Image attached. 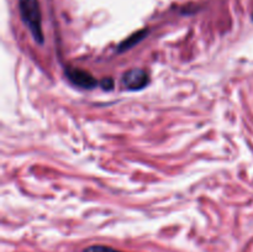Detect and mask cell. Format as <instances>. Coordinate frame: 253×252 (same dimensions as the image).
<instances>
[{"label": "cell", "mask_w": 253, "mask_h": 252, "mask_svg": "<svg viewBox=\"0 0 253 252\" xmlns=\"http://www.w3.org/2000/svg\"><path fill=\"white\" fill-rule=\"evenodd\" d=\"M19 10L22 21L31 32L36 43L43 44L44 37L39 0H19Z\"/></svg>", "instance_id": "obj_1"}, {"label": "cell", "mask_w": 253, "mask_h": 252, "mask_svg": "<svg viewBox=\"0 0 253 252\" xmlns=\"http://www.w3.org/2000/svg\"><path fill=\"white\" fill-rule=\"evenodd\" d=\"M66 76L72 84L84 89H93L99 84V82L89 72L76 67H68L66 69Z\"/></svg>", "instance_id": "obj_2"}, {"label": "cell", "mask_w": 253, "mask_h": 252, "mask_svg": "<svg viewBox=\"0 0 253 252\" xmlns=\"http://www.w3.org/2000/svg\"><path fill=\"white\" fill-rule=\"evenodd\" d=\"M123 83L128 90H141L150 83V78L145 69L132 68L126 72L123 77Z\"/></svg>", "instance_id": "obj_3"}, {"label": "cell", "mask_w": 253, "mask_h": 252, "mask_svg": "<svg viewBox=\"0 0 253 252\" xmlns=\"http://www.w3.org/2000/svg\"><path fill=\"white\" fill-rule=\"evenodd\" d=\"M147 34H148L147 29H143V30H140V31L135 32V34H132L131 36H128L127 39L124 40V41L119 44L118 51L125 52V51H127V49L132 48V47H135L138 42L142 41V40L147 36Z\"/></svg>", "instance_id": "obj_4"}, {"label": "cell", "mask_w": 253, "mask_h": 252, "mask_svg": "<svg viewBox=\"0 0 253 252\" xmlns=\"http://www.w3.org/2000/svg\"><path fill=\"white\" fill-rule=\"evenodd\" d=\"M83 252H121V251L113 249V247L103 246V245H94V246L86 247Z\"/></svg>", "instance_id": "obj_5"}, {"label": "cell", "mask_w": 253, "mask_h": 252, "mask_svg": "<svg viewBox=\"0 0 253 252\" xmlns=\"http://www.w3.org/2000/svg\"><path fill=\"white\" fill-rule=\"evenodd\" d=\"M100 85H101V88L105 89V90H111V89H113V86H114V79L109 78V77H108V78L101 79Z\"/></svg>", "instance_id": "obj_6"}]
</instances>
